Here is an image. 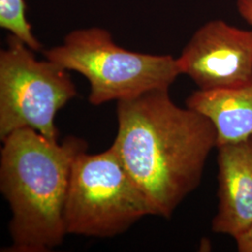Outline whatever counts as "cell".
<instances>
[{"label":"cell","instance_id":"1","mask_svg":"<svg viewBox=\"0 0 252 252\" xmlns=\"http://www.w3.org/2000/svg\"><path fill=\"white\" fill-rule=\"evenodd\" d=\"M112 144L153 215L170 219L201 183L216 129L194 109L176 105L169 89L148 91L117 102Z\"/></svg>","mask_w":252,"mask_h":252},{"label":"cell","instance_id":"2","mask_svg":"<svg viewBox=\"0 0 252 252\" xmlns=\"http://www.w3.org/2000/svg\"><path fill=\"white\" fill-rule=\"evenodd\" d=\"M2 142L0 190L11 212V245L4 252H51L67 234L64 207L71 168L87 144L74 136L59 144L31 128Z\"/></svg>","mask_w":252,"mask_h":252},{"label":"cell","instance_id":"3","mask_svg":"<svg viewBox=\"0 0 252 252\" xmlns=\"http://www.w3.org/2000/svg\"><path fill=\"white\" fill-rule=\"evenodd\" d=\"M44 55L88 80V99L94 106L129 99L154 89H169L181 75L177 58L126 50L101 27L73 30L62 44Z\"/></svg>","mask_w":252,"mask_h":252},{"label":"cell","instance_id":"4","mask_svg":"<svg viewBox=\"0 0 252 252\" xmlns=\"http://www.w3.org/2000/svg\"><path fill=\"white\" fill-rule=\"evenodd\" d=\"M151 206L111 146L79 153L73 162L64 207L67 234L108 238L124 234Z\"/></svg>","mask_w":252,"mask_h":252},{"label":"cell","instance_id":"5","mask_svg":"<svg viewBox=\"0 0 252 252\" xmlns=\"http://www.w3.org/2000/svg\"><path fill=\"white\" fill-rule=\"evenodd\" d=\"M77 95L68 70L10 35L0 52V139L31 128L53 142L59 133L55 116Z\"/></svg>","mask_w":252,"mask_h":252},{"label":"cell","instance_id":"6","mask_svg":"<svg viewBox=\"0 0 252 252\" xmlns=\"http://www.w3.org/2000/svg\"><path fill=\"white\" fill-rule=\"evenodd\" d=\"M177 61L181 75L200 90L252 85V30L210 21L193 34Z\"/></svg>","mask_w":252,"mask_h":252},{"label":"cell","instance_id":"7","mask_svg":"<svg viewBox=\"0 0 252 252\" xmlns=\"http://www.w3.org/2000/svg\"><path fill=\"white\" fill-rule=\"evenodd\" d=\"M218 149V210L214 233L234 239L252 227V138Z\"/></svg>","mask_w":252,"mask_h":252},{"label":"cell","instance_id":"8","mask_svg":"<svg viewBox=\"0 0 252 252\" xmlns=\"http://www.w3.org/2000/svg\"><path fill=\"white\" fill-rule=\"evenodd\" d=\"M186 107L212 123L217 147L252 138V84L233 89H199L186 99Z\"/></svg>","mask_w":252,"mask_h":252},{"label":"cell","instance_id":"9","mask_svg":"<svg viewBox=\"0 0 252 252\" xmlns=\"http://www.w3.org/2000/svg\"><path fill=\"white\" fill-rule=\"evenodd\" d=\"M0 27L18 37L34 52L41 49L27 21L25 0H0Z\"/></svg>","mask_w":252,"mask_h":252},{"label":"cell","instance_id":"10","mask_svg":"<svg viewBox=\"0 0 252 252\" xmlns=\"http://www.w3.org/2000/svg\"><path fill=\"white\" fill-rule=\"evenodd\" d=\"M234 240L238 252H252V227Z\"/></svg>","mask_w":252,"mask_h":252},{"label":"cell","instance_id":"11","mask_svg":"<svg viewBox=\"0 0 252 252\" xmlns=\"http://www.w3.org/2000/svg\"><path fill=\"white\" fill-rule=\"evenodd\" d=\"M236 7L241 17L252 27V0H236Z\"/></svg>","mask_w":252,"mask_h":252}]
</instances>
